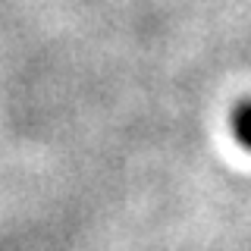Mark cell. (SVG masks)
<instances>
[{"label":"cell","mask_w":251,"mask_h":251,"mask_svg":"<svg viewBox=\"0 0 251 251\" xmlns=\"http://www.w3.org/2000/svg\"><path fill=\"white\" fill-rule=\"evenodd\" d=\"M232 126H235V138L242 141V145L251 151V100H245V104L235 107L232 113Z\"/></svg>","instance_id":"6da1fadb"}]
</instances>
